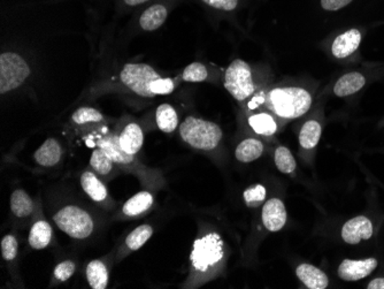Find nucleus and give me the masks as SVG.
I'll list each match as a JSON object with an SVG mask.
<instances>
[{
	"label": "nucleus",
	"mask_w": 384,
	"mask_h": 289,
	"mask_svg": "<svg viewBox=\"0 0 384 289\" xmlns=\"http://www.w3.org/2000/svg\"><path fill=\"white\" fill-rule=\"evenodd\" d=\"M64 148L57 138L50 137L36 150L34 161L42 168H55L62 161Z\"/></svg>",
	"instance_id": "ddd939ff"
},
{
	"label": "nucleus",
	"mask_w": 384,
	"mask_h": 289,
	"mask_svg": "<svg viewBox=\"0 0 384 289\" xmlns=\"http://www.w3.org/2000/svg\"><path fill=\"white\" fill-rule=\"evenodd\" d=\"M208 6L222 11H234L238 5V0H203Z\"/></svg>",
	"instance_id": "c9c22d12"
},
{
	"label": "nucleus",
	"mask_w": 384,
	"mask_h": 289,
	"mask_svg": "<svg viewBox=\"0 0 384 289\" xmlns=\"http://www.w3.org/2000/svg\"><path fill=\"white\" fill-rule=\"evenodd\" d=\"M85 276L89 286L93 289H105L109 286V269L104 260H95L88 264Z\"/></svg>",
	"instance_id": "4be33fe9"
},
{
	"label": "nucleus",
	"mask_w": 384,
	"mask_h": 289,
	"mask_svg": "<svg viewBox=\"0 0 384 289\" xmlns=\"http://www.w3.org/2000/svg\"><path fill=\"white\" fill-rule=\"evenodd\" d=\"M373 224L367 217L359 215L350 219L342 229L343 241L348 244H358L362 240H369L373 236Z\"/></svg>",
	"instance_id": "f8f14e48"
},
{
	"label": "nucleus",
	"mask_w": 384,
	"mask_h": 289,
	"mask_svg": "<svg viewBox=\"0 0 384 289\" xmlns=\"http://www.w3.org/2000/svg\"><path fill=\"white\" fill-rule=\"evenodd\" d=\"M263 149V142L256 138H247L237 145L235 157L240 163H251L261 157Z\"/></svg>",
	"instance_id": "393cba45"
},
{
	"label": "nucleus",
	"mask_w": 384,
	"mask_h": 289,
	"mask_svg": "<svg viewBox=\"0 0 384 289\" xmlns=\"http://www.w3.org/2000/svg\"><path fill=\"white\" fill-rule=\"evenodd\" d=\"M249 125L259 135L272 136L277 130V123H276L275 119L268 113L253 114L249 118Z\"/></svg>",
	"instance_id": "bb28decb"
},
{
	"label": "nucleus",
	"mask_w": 384,
	"mask_h": 289,
	"mask_svg": "<svg viewBox=\"0 0 384 289\" xmlns=\"http://www.w3.org/2000/svg\"><path fill=\"white\" fill-rule=\"evenodd\" d=\"M167 14L168 13H167L166 7L160 4L149 7L148 10H145L144 13L142 14L141 19H139L142 29L145 32H154V30L159 29L166 21Z\"/></svg>",
	"instance_id": "b1692460"
},
{
	"label": "nucleus",
	"mask_w": 384,
	"mask_h": 289,
	"mask_svg": "<svg viewBox=\"0 0 384 289\" xmlns=\"http://www.w3.org/2000/svg\"><path fill=\"white\" fill-rule=\"evenodd\" d=\"M90 168L98 175L103 177L105 180H111L116 173V163L112 158L109 157V154L102 148H96L93 150L90 157Z\"/></svg>",
	"instance_id": "f3484780"
},
{
	"label": "nucleus",
	"mask_w": 384,
	"mask_h": 289,
	"mask_svg": "<svg viewBox=\"0 0 384 289\" xmlns=\"http://www.w3.org/2000/svg\"><path fill=\"white\" fill-rule=\"evenodd\" d=\"M19 241L14 234H6L1 240V254L4 260L11 263L18 257Z\"/></svg>",
	"instance_id": "473e14b6"
},
{
	"label": "nucleus",
	"mask_w": 384,
	"mask_h": 289,
	"mask_svg": "<svg viewBox=\"0 0 384 289\" xmlns=\"http://www.w3.org/2000/svg\"><path fill=\"white\" fill-rule=\"evenodd\" d=\"M158 77L160 75L148 64H125L120 72L121 83L132 93L145 98L154 97L150 86Z\"/></svg>",
	"instance_id": "6e6552de"
},
{
	"label": "nucleus",
	"mask_w": 384,
	"mask_h": 289,
	"mask_svg": "<svg viewBox=\"0 0 384 289\" xmlns=\"http://www.w3.org/2000/svg\"><path fill=\"white\" fill-rule=\"evenodd\" d=\"M296 274L310 289H324L329 285V279L324 271L310 264H301L296 270Z\"/></svg>",
	"instance_id": "aec40b11"
},
{
	"label": "nucleus",
	"mask_w": 384,
	"mask_h": 289,
	"mask_svg": "<svg viewBox=\"0 0 384 289\" xmlns=\"http://www.w3.org/2000/svg\"><path fill=\"white\" fill-rule=\"evenodd\" d=\"M312 96L303 88H275L269 91L265 102L267 107L282 119H296L304 116L312 105Z\"/></svg>",
	"instance_id": "f03ea898"
},
{
	"label": "nucleus",
	"mask_w": 384,
	"mask_h": 289,
	"mask_svg": "<svg viewBox=\"0 0 384 289\" xmlns=\"http://www.w3.org/2000/svg\"><path fill=\"white\" fill-rule=\"evenodd\" d=\"M118 144L123 152L132 156H137L144 143V132L136 121L125 122L116 133Z\"/></svg>",
	"instance_id": "9d476101"
},
{
	"label": "nucleus",
	"mask_w": 384,
	"mask_h": 289,
	"mask_svg": "<svg viewBox=\"0 0 384 289\" xmlns=\"http://www.w3.org/2000/svg\"><path fill=\"white\" fill-rule=\"evenodd\" d=\"M224 88L238 102H244L256 90L250 65L236 59L228 66L224 74Z\"/></svg>",
	"instance_id": "0eeeda50"
},
{
	"label": "nucleus",
	"mask_w": 384,
	"mask_h": 289,
	"mask_svg": "<svg viewBox=\"0 0 384 289\" xmlns=\"http://www.w3.org/2000/svg\"><path fill=\"white\" fill-rule=\"evenodd\" d=\"M75 271H76V264L73 260H64L55 267L53 280L55 283H64L74 276Z\"/></svg>",
	"instance_id": "72a5a7b5"
},
{
	"label": "nucleus",
	"mask_w": 384,
	"mask_h": 289,
	"mask_svg": "<svg viewBox=\"0 0 384 289\" xmlns=\"http://www.w3.org/2000/svg\"><path fill=\"white\" fill-rule=\"evenodd\" d=\"M153 229L150 225H141L136 227L130 234L125 238V243L120 249V254H118V260H121L122 258L130 254L132 251H137L144 246L146 242L150 240L151 236L153 235Z\"/></svg>",
	"instance_id": "a211bd4d"
},
{
	"label": "nucleus",
	"mask_w": 384,
	"mask_h": 289,
	"mask_svg": "<svg viewBox=\"0 0 384 289\" xmlns=\"http://www.w3.org/2000/svg\"><path fill=\"white\" fill-rule=\"evenodd\" d=\"M71 122L78 127L105 123V118L98 109L93 107H80L71 118Z\"/></svg>",
	"instance_id": "c85d7f7f"
},
{
	"label": "nucleus",
	"mask_w": 384,
	"mask_h": 289,
	"mask_svg": "<svg viewBox=\"0 0 384 289\" xmlns=\"http://www.w3.org/2000/svg\"><path fill=\"white\" fill-rule=\"evenodd\" d=\"M266 188L263 184H253L244 191V201L249 208H258L266 199Z\"/></svg>",
	"instance_id": "7c9ffc66"
},
{
	"label": "nucleus",
	"mask_w": 384,
	"mask_h": 289,
	"mask_svg": "<svg viewBox=\"0 0 384 289\" xmlns=\"http://www.w3.org/2000/svg\"><path fill=\"white\" fill-rule=\"evenodd\" d=\"M53 238V229L46 219H37L30 227L28 242L34 250H43Z\"/></svg>",
	"instance_id": "6ab92c4d"
},
{
	"label": "nucleus",
	"mask_w": 384,
	"mask_h": 289,
	"mask_svg": "<svg viewBox=\"0 0 384 289\" xmlns=\"http://www.w3.org/2000/svg\"><path fill=\"white\" fill-rule=\"evenodd\" d=\"M11 211L20 220H27L35 213V202L26 190L15 189L11 196Z\"/></svg>",
	"instance_id": "412c9836"
},
{
	"label": "nucleus",
	"mask_w": 384,
	"mask_h": 289,
	"mask_svg": "<svg viewBox=\"0 0 384 289\" xmlns=\"http://www.w3.org/2000/svg\"><path fill=\"white\" fill-rule=\"evenodd\" d=\"M154 206V195L151 190L145 189L135 194L122 206V215L125 218H136L149 213Z\"/></svg>",
	"instance_id": "dca6fc26"
},
{
	"label": "nucleus",
	"mask_w": 384,
	"mask_h": 289,
	"mask_svg": "<svg viewBox=\"0 0 384 289\" xmlns=\"http://www.w3.org/2000/svg\"><path fill=\"white\" fill-rule=\"evenodd\" d=\"M80 182L84 193L98 206H103L104 209H112L116 206L105 183L92 170H84L81 174Z\"/></svg>",
	"instance_id": "1a4fd4ad"
},
{
	"label": "nucleus",
	"mask_w": 384,
	"mask_h": 289,
	"mask_svg": "<svg viewBox=\"0 0 384 289\" xmlns=\"http://www.w3.org/2000/svg\"><path fill=\"white\" fill-rule=\"evenodd\" d=\"M179 135L192 148L210 152L220 144L222 129L215 122L188 116L179 127Z\"/></svg>",
	"instance_id": "7ed1b4c3"
},
{
	"label": "nucleus",
	"mask_w": 384,
	"mask_h": 289,
	"mask_svg": "<svg viewBox=\"0 0 384 289\" xmlns=\"http://www.w3.org/2000/svg\"><path fill=\"white\" fill-rule=\"evenodd\" d=\"M321 137V125L317 120L305 122L299 133V144L301 148L313 149L317 147Z\"/></svg>",
	"instance_id": "cd10ccee"
},
{
	"label": "nucleus",
	"mask_w": 384,
	"mask_h": 289,
	"mask_svg": "<svg viewBox=\"0 0 384 289\" xmlns=\"http://www.w3.org/2000/svg\"><path fill=\"white\" fill-rule=\"evenodd\" d=\"M207 68L205 67V65L200 64V62H192V64L188 65L182 73L183 81L192 82V83L203 82L207 79Z\"/></svg>",
	"instance_id": "2f4dec72"
},
{
	"label": "nucleus",
	"mask_w": 384,
	"mask_h": 289,
	"mask_svg": "<svg viewBox=\"0 0 384 289\" xmlns=\"http://www.w3.org/2000/svg\"><path fill=\"white\" fill-rule=\"evenodd\" d=\"M352 0H321V7L324 11H334L342 10L344 7L348 6L349 4H351Z\"/></svg>",
	"instance_id": "e433bc0d"
},
{
	"label": "nucleus",
	"mask_w": 384,
	"mask_h": 289,
	"mask_svg": "<svg viewBox=\"0 0 384 289\" xmlns=\"http://www.w3.org/2000/svg\"><path fill=\"white\" fill-rule=\"evenodd\" d=\"M276 168L284 174H292L296 170V161L292 152L285 147H279L274 154Z\"/></svg>",
	"instance_id": "c756f323"
},
{
	"label": "nucleus",
	"mask_w": 384,
	"mask_h": 289,
	"mask_svg": "<svg viewBox=\"0 0 384 289\" xmlns=\"http://www.w3.org/2000/svg\"><path fill=\"white\" fill-rule=\"evenodd\" d=\"M27 61L15 52H4L0 55V93H11L21 87L29 77Z\"/></svg>",
	"instance_id": "423d86ee"
},
{
	"label": "nucleus",
	"mask_w": 384,
	"mask_h": 289,
	"mask_svg": "<svg viewBox=\"0 0 384 289\" xmlns=\"http://www.w3.org/2000/svg\"><path fill=\"white\" fill-rule=\"evenodd\" d=\"M158 128L163 133H173L179 125L177 111L170 104H161L156 112Z\"/></svg>",
	"instance_id": "a878e982"
},
{
	"label": "nucleus",
	"mask_w": 384,
	"mask_h": 289,
	"mask_svg": "<svg viewBox=\"0 0 384 289\" xmlns=\"http://www.w3.org/2000/svg\"><path fill=\"white\" fill-rule=\"evenodd\" d=\"M263 226L269 231H279L287 222V210L284 203L279 199H270L263 208Z\"/></svg>",
	"instance_id": "4468645a"
},
{
	"label": "nucleus",
	"mask_w": 384,
	"mask_h": 289,
	"mask_svg": "<svg viewBox=\"0 0 384 289\" xmlns=\"http://www.w3.org/2000/svg\"><path fill=\"white\" fill-rule=\"evenodd\" d=\"M150 89L154 96H157V95H161V96L170 95L175 89V81L172 80L170 77H166V79L161 76L158 77L156 80L152 81Z\"/></svg>",
	"instance_id": "f704fd0d"
},
{
	"label": "nucleus",
	"mask_w": 384,
	"mask_h": 289,
	"mask_svg": "<svg viewBox=\"0 0 384 289\" xmlns=\"http://www.w3.org/2000/svg\"><path fill=\"white\" fill-rule=\"evenodd\" d=\"M369 289H384V278L371 280L367 286Z\"/></svg>",
	"instance_id": "4c0bfd02"
},
{
	"label": "nucleus",
	"mask_w": 384,
	"mask_h": 289,
	"mask_svg": "<svg viewBox=\"0 0 384 289\" xmlns=\"http://www.w3.org/2000/svg\"><path fill=\"white\" fill-rule=\"evenodd\" d=\"M55 225L75 240H85L95 231V220L87 210L74 204L64 206L53 215Z\"/></svg>",
	"instance_id": "39448f33"
},
{
	"label": "nucleus",
	"mask_w": 384,
	"mask_h": 289,
	"mask_svg": "<svg viewBox=\"0 0 384 289\" xmlns=\"http://www.w3.org/2000/svg\"><path fill=\"white\" fill-rule=\"evenodd\" d=\"M365 84L366 79L362 73L351 72V73L344 74L338 79L334 87V93L337 97L351 96L353 93L362 90Z\"/></svg>",
	"instance_id": "5701e85b"
},
{
	"label": "nucleus",
	"mask_w": 384,
	"mask_h": 289,
	"mask_svg": "<svg viewBox=\"0 0 384 289\" xmlns=\"http://www.w3.org/2000/svg\"><path fill=\"white\" fill-rule=\"evenodd\" d=\"M224 257V240L217 233H208L197 238L190 255L192 269L200 274L214 271Z\"/></svg>",
	"instance_id": "20e7f679"
},
{
	"label": "nucleus",
	"mask_w": 384,
	"mask_h": 289,
	"mask_svg": "<svg viewBox=\"0 0 384 289\" xmlns=\"http://www.w3.org/2000/svg\"><path fill=\"white\" fill-rule=\"evenodd\" d=\"M362 43V32L350 29L337 36L331 46V53L337 59L348 58L357 52Z\"/></svg>",
	"instance_id": "2eb2a0df"
},
{
	"label": "nucleus",
	"mask_w": 384,
	"mask_h": 289,
	"mask_svg": "<svg viewBox=\"0 0 384 289\" xmlns=\"http://www.w3.org/2000/svg\"><path fill=\"white\" fill-rule=\"evenodd\" d=\"M81 128L82 140L88 145L104 149L114 161L118 170L135 175L142 183V186L145 187V189L154 191L163 189L165 187L166 182L160 170L145 166L138 161L137 156H132L123 152L118 144L116 133L111 132L105 123L85 126Z\"/></svg>",
	"instance_id": "f257e3e1"
},
{
	"label": "nucleus",
	"mask_w": 384,
	"mask_h": 289,
	"mask_svg": "<svg viewBox=\"0 0 384 289\" xmlns=\"http://www.w3.org/2000/svg\"><path fill=\"white\" fill-rule=\"evenodd\" d=\"M127 5L129 6H137V5H141V4L146 3L149 0H123Z\"/></svg>",
	"instance_id": "58836bf2"
},
{
	"label": "nucleus",
	"mask_w": 384,
	"mask_h": 289,
	"mask_svg": "<svg viewBox=\"0 0 384 289\" xmlns=\"http://www.w3.org/2000/svg\"><path fill=\"white\" fill-rule=\"evenodd\" d=\"M376 267H378V260L375 258L359 260H344L338 267L337 274L344 281H357L369 276Z\"/></svg>",
	"instance_id": "9b49d317"
}]
</instances>
